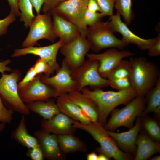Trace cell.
<instances>
[{"label":"cell","mask_w":160,"mask_h":160,"mask_svg":"<svg viewBox=\"0 0 160 160\" xmlns=\"http://www.w3.org/2000/svg\"><path fill=\"white\" fill-rule=\"evenodd\" d=\"M80 91L92 100L97 105L99 113L97 121L103 126L106 123L109 114L117 106L127 103L138 96L136 92L132 88L115 92L104 91L101 89L90 90L85 87Z\"/></svg>","instance_id":"1"},{"label":"cell","mask_w":160,"mask_h":160,"mask_svg":"<svg viewBox=\"0 0 160 160\" xmlns=\"http://www.w3.org/2000/svg\"><path fill=\"white\" fill-rule=\"evenodd\" d=\"M131 73L129 78L131 86L138 96L145 97L160 79L159 68L145 57L131 58Z\"/></svg>","instance_id":"2"},{"label":"cell","mask_w":160,"mask_h":160,"mask_svg":"<svg viewBox=\"0 0 160 160\" xmlns=\"http://www.w3.org/2000/svg\"><path fill=\"white\" fill-rule=\"evenodd\" d=\"M73 127L83 130L90 134L100 145L99 151L110 159L116 160H127L131 159L130 156L119 148L116 141L108 134L107 130L98 121L84 124L75 121Z\"/></svg>","instance_id":"3"},{"label":"cell","mask_w":160,"mask_h":160,"mask_svg":"<svg viewBox=\"0 0 160 160\" xmlns=\"http://www.w3.org/2000/svg\"><path fill=\"white\" fill-rule=\"evenodd\" d=\"M21 76L20 71L15 69L10 74H2L0 78V95L5 105L14 112L23 115L30 111L19 96L18 84Z\"/></svg>","instance_id":"4"},{"label":"cell","mask_w":160,"mask_h":160,"mask_svg":"<svg viewBox=\"0 0 160 160\" xmlns=\"http://www.w3.org/2000/svg\"><path fill=\"white\" fill-rule=\"evenodd\" d=\"M108 21H101L87 28L86 38L95 52L106 48H114L123 49L127 45L114 35Z\"/></svg>","instance_id":"5"},{"label":"cell","mask_w":160,"mask_h":160,"mask_svg":"<svg viewBox=\"0 0 160 160\" xmlns=\"http://www.w3.org/2000/svg\"><path fill=\"white\" fill-rule=\"evenodd\" d=\"M145 104V97L137 96L124 108L120 109L115 108L111 112V116L104 128L112 131L121 126L130 129L133 126L136 117L142 113Z\"/></svg>","instance_id":"6"},{"label":"cell","mask_w":160,"mask_h":160,"mask_svg":"<svg viewBox=\"0 0 160 160\" xmlns=\"http://www.w3.org/2000/svg\"><path fill=\"white\" fill-rule=\"evenodd\" d=\"M99 65L98 60L88 59L79 68L71 71V77L78 85V91L87 86L94 89L109 86V80L99 74Z\"/></svg>","instance_id":"7"},{"label":"cell","mask_w":160,"mask_h":160,"mask_svg":"<svg viewBox=\"0 0 160 160\" xmlns=\"http://www.w3.org/2000/svg\"><path fill=\"white\" fill-rule=\"evenodd\" d=\"M89 0H66L49 13L59 15L76 25L81 35L86 38L87 28L83 23V18L87 9Z\"/></svg>","instance_id":"8"},{"label":"cell","mask_w":160,"mask_h":160,"mask_svg":"<svg viewBox=\"0 0 160 160\" xmlns=\"http://www.w3.org/2000/svg\"><path fill=\"white\" fill-rule=\"evenodd\" d=\"M51 16L48 13L35 16L29 27V31L22 43V47L34 46L38 44V41L42 39L54 42L57 37L53 32Z\"/></svg>","instance_id":"9"},{"label":"cell","mask_w":160,"mask_h":160,"mask_svg":"<svg viewBox=\"0 0 160 160\" xmlns=\"http://www.w3.org/2000/svg\"><path fill=\"white\" fill-rule=\"evenodd\" d=\"M90 49V43L80 34L71 42L63 44L60 51L64 57L63 60L72 71L83 64L85 56Z\"/></svg>","instance_id":"10"},{"label":"cell","mask_w":160,"mask_h":160,"mask_svg":"<svg viewBox=\"0 0 160 160\" xmlns=\"http://www.w3.org/2000/svg\"><path fill=\"white\" fill-rule=\"evenodd\" d=\"M38 75L31 82L23 87L18 89L20 99L24 103L37 100L46 101L58 96L56 92L49 86L43 82Z\"/></svg>","instance_id":"11"},{"label":"cell","mask_w":160,"mask_h":160,"mask_svg":"<svg viewBox=\"0 0 160 160\" xmlns=\"http://www.w3.org/2000/svg\"><path fill=\"white\" fill-rule=\"evenodd\" d=\"M54 76L47 77L42 75L41 81L52 88L56 92L58 97L74 91H78L76 83L71 76V70L63 60L61 67Z\"/></svg>","instance_id":"12"},{"label":"cell","mask_w":160,"mask_h":160,"mask_svg":"<svg viewBox=\"0 0 160 160\" xmlns=\"http://www.w3.org/2000/svg\"><path fill=\"white\" fill-rule=\"evenodd\" d=\"M120 16L119 13L117 11L115 15L110 17L108 22L114 33L118 32L121 34V40L127 45L129 44H134L140 50L145 51L148 50L156 43L158 39L157 36L148 39L138 36L129 29L126 24L122 21Z\"/></svg>","instance_id":"13"},{"label":"cell","mask_w":160,"mask_h":160,"mask_svg":"<svg viewBox=\"0 0 160 160\" xmlns=\"http://www.w3.org/2000/svg\"><path fill=\"white\" fill-rule=\"evenodd\" d=\"M133 55L128 50L119 51L116 48H112L103 53H87L86 56L88 59L99 61V73L102 77L107 79L111 72L124 58Z\"/></svg>","instance_id":"14"},{"label":"cell","mask_w":160,"mask_h":160,"mask_svg":"<svg viewBox=\"0 0 160 160\" xmlns=\"http://www.w3.org/2000/svg\"><path fill=\"white\" fill-rule=\"evenodd\" d=\"M63 41L60 40L53 44L44 47H29L14 50L12 57H17L28 54H32L39 57L45 60L55 71H57L60 68L57 60L58 52L64 44Z\"/></svg>","instance_id":"15"},{"label":"cell","mask_w":160,"mask_h":160,"mask_svg":"<svg viewBox=\"0 0 160 160\" xmlns=\"http://www.w3.org/2000/svg\"><path fill=\"white\" fill-rule=\"evenodd\" d=\"M75 121L60 112L50 119H43L41 122V130L57 135H73L75 129L73 127Z\"/></svg>","instance_id":"16"},{"label":"cell","mask_w":160,"mask_h":160,"mask_svg":"<svg viewBox=\"0 0 160 160\" xmlns=\"http://www.w3.org/2000/svg\"><path fill=\"white\" fill-rule=\"evenodd\" d=\"M34 135L38 141L44 158L51 160L63 159L57 135L41 130L36 131Z\"/></svg>","instance_id":"17"},{"label":"cell","mask_w":160,"mask_h":160,"mask_svg":"<svg viewBox=\"0 0 160 160\" xmlns=\"http://www.w3.org/2000/svg\"><path fill=\"white\" fill-rule=\"evenodd\" d=\"M51 15L53 17V32L64 44L71 42L80 34L78 28L74 23L57 14Z\"/></svg>","instance_id":"18"},{"label":"cell","mask_w":160,"mask_h":160,"mask_svg":"<svg viewBox=\"0 0 160 160\" xmlns=\"http://www.w3.org/2000/svg\"><path fill=\"white\" fill-rule=\"evenodd\" d=\"M141 120H137L135 125L126 132L117 133L107 130L109 135L116 142L117 145L125 152L134 153L136 148V142L140 129Z\"/></svg>","instance_id":"19"},{"label":"cell","mask_w":160,"mask_h":160,"mask_svg":"<svg viewBox=\"0 0 160 160\" xmlns=\"http://www.w3.org/2000/svg\"><path fill=\"white\" fill-rule=\"evenodd\" d=\"M57 98L56 104L60 112L83 124L92 122L84 111L70 99L68 94L60 95Z\"/></svg>","instance_id":"20"},{"label":"cell","mask_w":160,"mask_h":160,"mask_svg":"<svg viewBox=\"0 0 160 160\" xmlns=\"http://www.w3.org/2000/svg\"><path fill=\"white\" fill-rule=\"evenodd\" d=\"M68 95L70 99L84 111L92 122L97 121L98 108L92 100L77 90L71 91Z\"/></svg>","instance_id":"21"},{"label":"cell","mask_w":160,"mask_h":160,"mask_svg":"<svg viewBox=\"0 0 160 160\" xmlns=\"http://www.w3.org/2000/svg\"><path fill=\"white\" fill-rule=\"evenodd\" d=\"M136 145L137 149L135 160H146L160 151V144L145 134H142L137 137Z\"/></svg>","instance_id":"22"},{"label":"cell","mask_w":160,"mask_h":160,"mask_svg":"<svg viewBox=\"0 0 160 160\" xmlns=\"http://www.w3.org/2000/svg\"><path fill=\"white\" fill-rule=\"evenodd\" d=\"M25 105L30 111L37 113L46 120L50 119L60 112L56 103L51 98L46 101L37 100L26 103Z\"/></svg>","instance_id":"23"},{"label":"cell","mask_w":160,"mask_h":160,"mask_svg":"<svg viewBox=\"0 0 160 160\" xmlns=\"http://www.w3.org/2000/svg\"><path fill=\"white\" fill-rule=\"evenodd\" d=\"M11 137L23 146L28 149L39 144L36 138L28 133L25 117L24 115L22 116L17 128L12 132Z\"/></svg>","instance_id":"24"},{"label":"cell","mask_w":160,"mask_h":160,"mask_svg":"<svg viewBox=\"0 0 160 160\" xmlns=\"http://www.w3.org/2000/svg\"><path fill=\"white\" fill-rule=\"evenodd\" d=\"M145 108L142 114L143 115L151 112L159 115L160 113V79L156 85L146 94Z\"/></svg>","instance_id":"25"},{"label":"cell","mask_w":160,"mask_h":160,"mask_svg":"<svg viewBox=\"0 0 160 160\" xmlns=\"http://www.w3.org/2000/svg\"><path fill=\"white\" fill-rule=\"evenodd\" d=\"M57 135L62 152L67 153L85 150L83 143L72 134Z\"/></svg>","instance_id":"26"},{"label":"cell","mask_w":160,"mask_h":160,"mask_svg":"<svg viewBox=\"0 0 160 160\" xmlns=\"http://www.w3.org/2000/svg\"><path fill=\"white\" fill-rule=\"evenodd\" d=\"M19 9L21 11L20 21L23 22L24 26L28 28L35 17L33 5L30 0H18Z\"/></svg>","instance_id":"27"},{"label":"cell","mask_w":160,"mask_h":160,"mask_svg":"<svg viewBox=\"0 0 160 160\" xmlns=\"http://www.w3.org/2000/svg\"><path fill=\"white\" fill-rule=\"evenodd\" d=\"M132 0H116L114 7L123 17L126 24L129 25L135 15L132 10Z\"/></svg>","instance_id":"28"},{"label":"cell","mask_w":160,"mask_h":160,"mask_svg":"<svg viewBox=\"0 0 160 160\" xmlns=\"http://www.w3.org/2000/svg\"><path fill=\"white\" fill-rule=\"evenodd\" d=\"M132 70L129 60H122L110 73L107 79L109 80L121 78H129Z\"/></svg>","instance_id":"29"},{"label":"cell","mask_w":160,"mask_h":160,"mask_svg":"<svg viewBox=\"0 0 160 160\" xmlns=\"http://www.w3.org/2000/svg\"><path fill=\"white\" fill-rule=\"evenodd\" d=\"M145 129L149 135L153 139L156 140L160 139V129L157 123L154 120L148 119L144 123Z\"/></svg>","instance_id":"30"},{"label":"cell","mask_w":160,"mask_h":160,"mask_svg":"<svg viewBox=\"0 0 160 160\" xmlns=\"http://www.w3.org/2000/svg\"><path fill=\"white\" fill-rule=\"evenodd\" d=\"M33 66L38 75L44 73V76L49 77L54 72L47 61L40 58L36 60Z\"/></svg>","instance_id":"31"},{"label":"cell","mask_w":160,"mask_h":160,"mask_svg":"<svg viewBox=\"0 0 160 160\" xmlns=\"http://www.w3.org/2000/svg\"><path fill=\"white\" fill-rule=\"evenodd\" d=\"M103 16L101 13L91 11L88 9L86 10L83 18V23L84 26H92L101 21Z\"/></svg>","instance_id":"32"},{"label":"cell","mask_w":160,"mask_h":160,"mask_svg":"<svg viewBox=\"0 0 160 160\" xmlns=\"http://www.w3.org/2000/svg\"><path fill=\"white\" fill-rule=\"evenodd\" d=\"M101 9L103 17L113 15V8L114 7L116 0H95Z\"/></svg>","instance_id":"33"},{"label":"cell","mask_w":160,"mask_h":160,"mask_svg":"<svg viewBox=\"0 0 160 160\" xmlns=\"http://www.w3.org/2000/svg\"><path fill=\"white\" fill-rule=\"evenodd\" d=\"M14 112L6 107L0 95V122L5 124H10Z\"/></svg>","instance_id":"34"},{"label":"cell","mask_w":160,"mask_h":160,"mask_svg":"<svg viewBox=\"0 0 160 160\" xmlns=\"http://www.w3.org/2000/svg\"><path fill=\"white\" fill-rule=\"evenodd\" d=\"M109 81V86L118 91L125 90L132 88L129 78L118 79Z\"/></svg>","instance_id":"35"},{"label":"cell","mask_w":160,"mask_h":160,"mask_svg":"<svg viewBox=\"0 0 160 160\" xmlns=\"http://www.w3.org/2000/svg\"><path fill=\"white\" fill-rule=\"evenodd\" d=\"M16 20L15 15L11 11L6 17L0 20V37L6 33L9 26Z\"/></svg>","instance_id":"36"},{"label":"cell","mask_w":160,"mask_h":160,"mask_svg":"<svg viewBox=\"0 0 160 160\" xmlns=\"http://www.w3.org/2000/svg\"><path fill=\"white\" fill-rule=\"evenodd\" d=\"M26 155L32 160H43L44 158L39 144L28 149Z\"/></svg>","instance_id":"37"},{"label":"cell","mask_w":160,"mask_h":160,"mask_svg":"<svg viewBox=\"0 0 160 160\" xmlns=\"http://www.w3.org/2000/svg\"><path fill=\"white\" fill-rule=\"evenodd\" d=\"M37 75L33 66L30 68L25 77L18 83V89H20L24 87L32 81Z\"/></svg>","instance_id":"38"},{"label":"cell","mask_w":160,"mask_h":160,"mask_svg":"<svg viewBox=\"0 0 160 160\" xmlns=\"http://www.w3.org/2000/svg\"><path fill=\"white\" fill-rule=\"evenodd\" d=\"M66 0H44L42 11L44 13H48L62 2Z\"/></svg>","instance_id":"39"},{"label":"cell","mask_w":160,"mask_h":160,"mask_svg":"<svg viewBox=\"0 0 160 160\" xmlns=\"http://www.w3.org/2000/svg\"><path fill=\"white\" fill-rule=\"evenodd\" d=\"M158 39L156 43L148 49V55L151 57H157L160 55V34L158 35Z\"/></svg>","instance_id":"40"},{"label":"cell","mask_w":160,"mask_h":160,"mask_svg":"<svg viewBox=\"0 0 160 160\" xmlns=\"http://www.w3.org/2000/svg\"><path fill=\"white\" fill-rule=\"evenodd\" d=\"M11 8L10 11L12 12L16 16H19L20 13L19 11L18 0H7Z\"/></svg>","instance_id":"41"},{"label":"cell","mask_w":160,"mask_h":160,"mask_svg":"<svg viewBox=\"0 0 160 160\" xmlns=\"http://www.w3.org/2000/svg\"><path fill=\"white\" fill-rule=\"evenodd\" d=\"M11 60L7 59L5 60L0 62V73L2 74H4L7 71L11 72L12 69L7 65L11 62Z\"/></svg>","instance_id":"42"},{"label":"cell","mask_w":160,"mask_h":160,"mask_svg":"<svg viewBox=\"0 0 160 160\" xmlns=\"http://www.w3.org/2000/svg\"><path fill=\"white\" fill-rule=\"evenodd\" d=\"M87 9L93 12H101L100 9L95 0H89Z\"/></svg>","instance_id":"43"},{"label":"cell","mask_w":160,"mask_h":160,"mask_svg":"<svg viewBox=\"0 0 160 160\" xmlns=\"http://www.w3.org/2000/svg\"><path fill=\"white\" fill-rule=\"evenodd\" d=\"M34 8L37 15L40 14L41 9L44 2V0H30Z\"/></svg>","instance_id":"44"},{"label":"cell","mask_w":160,"mask_h":160,"mask_svg":"<svg viewBox=\"0 0 160 160\" xmlns=\"http://www.w3.org/2000/svg\"><path fill=\"white\" fill-rule=\"evenodd\" d=\"M88 160H98V155L95 152H92L87 155Z\"/></svg>","instance_id":"45"},{"label":"cell","mask_w":160,"mask_h":160,"mask_svg":"<svg viewBox=\"0 0 160 160\" xmlns=\"http://www.w3.org/2000/svg\"><path fill=\"white\" fill-rule=\"evenodd\" d=\"M110 158L104 154L100 153L98 156V160H108Z\"/></svg>","instance_id":"46"},{"label":"cell","mask_w":160,"mask_h":160,"mask_svg":"<svg viewBox=\"0 0 160 160\" xmlns=\"http://www.w3.org/2000/svg\"><path fill=\"white\" fill-rule=\"evenodd\" d=\"M6 127V124L1 123H0V133L2 132Z\"/></svg>","instance_id":"47"},{"label":"cell","mask_w":160,"mask_h":160,"mask_svg":"<svg viewBox=\"0 0 160 160\" xmlns=\"http://www.w3.org/2000/svg\"><path fill=\"white\" fill-rule=\"evenodd\" d=\"M151 160H160V156H155L152 158H151Z\"/></svg>","instance_id":"48"}]
</instances>
